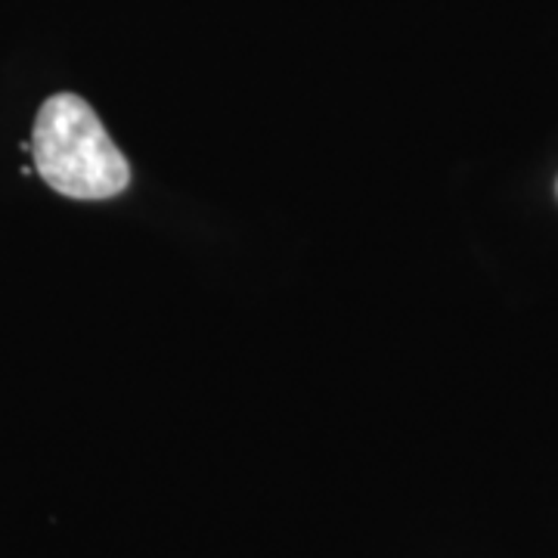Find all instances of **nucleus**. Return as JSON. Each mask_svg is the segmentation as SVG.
Wrapping results in <instances>:
<instances>
[{
	"instance_id": "1",
	"label": "nucleus",
	"mask_w": 558,
	"mask_h": 558,
	"mask_svg": "<svg viewBox=\"0 0 558 558\" xmlns=\"http://www.w3.org/2000/svg\"><path fill=\"white\" fill-rule=\"evenodd\" d=\"M32 156L44 183L69 199H112L131 183L124 153L112 143L94 106L78 94H53L40 106Z\"/></svg>"
}]
</instances>
